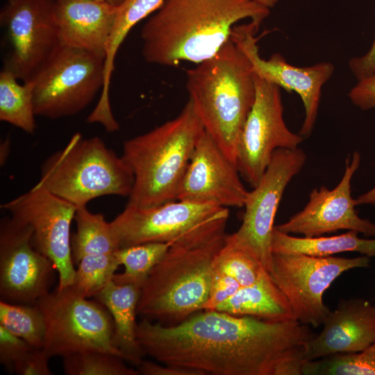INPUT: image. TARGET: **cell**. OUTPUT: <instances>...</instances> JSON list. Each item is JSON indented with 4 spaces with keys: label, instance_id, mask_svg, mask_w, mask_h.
Wrapping results in <instances>:
<instances>
[{
    "label": "cell",
    "instance_id": "cell-1",
    "mask_svg": "<svg viewBox=\"0 0 375 375\" xmlns=\"http://www.w3.org/2000/svg\"><path fill=\"white\" fill-rule=\"evenodd\" d=\"M314 335L296 319L208 310L174 325L143 319L136 328L145 355L202 375H301L303 346Z\"/></svg>",
    "mask_w": 375,
    "mask_h": 375
},
{
    "label": "cell",
    "instance_id": "cell-2",
    "mask_svg": "<svg viewBox=\"0 0 375 375\" xmlns=\"http://www.w3.org/2000/svg\"><path fill=\"white\" fill-rule=\"evenodd\" d=\"M269 13L253 0H165L141 29L142 53L154 65L199 64L218 52L238 22L260 27Z\"/></svg>",
    "mask_w": 375,
    "mask_h": 375
},
{
    "label": "cell",
    "instance_id": "cell-3",
    "mask_svg": "<svg viewBox=\"0 0 375 375\" xmlns=\"http://www.w3.org/2000/svg\"><path fill=\"white\" fill-rule=\"evenodd\" d=\"M228 215L207 221L176 240L140 288L138 314L165 325L202 310L215 260L223 247Z\"/></svg>",
    "mask_w": 375,
    "mask_h": 375
},
{
    "label": "cell",
    "instance_id": "cell-4",
    "mask_svg": "<svg viewBox=\"0 0 375 375\" xmlns=\"http://www.w3.org/2000/svg\"><path fill=\"white\" fill-rule=\"evenodd\" d=\"M186 88L205 131L236 165L240 138L256 98L248 58L230 38L215 55L186 72Z\"/></svg>",
    "mask_w": 375,
    "mask_h": 375
},
{
    "label": "cell",
    "instance_id": "cell-5",
    "mask_svg": "<svg viewBox=\"0 0 375 375\" xmlns=\"http://www.w3.org/2000/svg\"><path fill=\"white\" fill-rule=\"evenodd\" d=\"M204 131L188 100L174 119L126 141L122 156L134 175L127 204L151 207L176 200L196 144Z\"/></svg>",
    "mask_w": 375,
    "mask_h": 375
},
{
    "label": "cell",
    "instance_id": "cell-6",
    "mask_svg": "<svg viewBox=\"0 0 375 375\" xmlns=\"http://www.w3.org/2000/svg\"><path fill=\"white\" fill-rule=\"evenodd\" d=\"M36 184L78 208L105 195L129 197L134 175L100 138L76 133L44 161Z\"/></svg>",
    "mask_w": 375,
    "mask_h": 375
},
{
    "label": "cell",
    "instance_id": "cell-7",
    "mask_svg": "<svg viewBox=\"0 0 375 375\" xmlns=\"http://www.w3.org/2000/svg\"><path fill=\"white\" fill-rule=\"evenodd\" d=\"M35 304L45 322L42 349L49 358L97 351L129 362L128 358L115 344L112 318L99 302L90 301L67 287L49 292Z\"/></svg>",
    "mask_w": 375,
    "mask_h": 375
},
{
    "label": "cell",
    "instance_id": "cell-8",
    "mask_svg": "<svg viewBox=\"0 0 375 375\" xmlns=\"http://www.w3.org/2000/svg\"><path fill=\"white\" fill-rule=\"evenodd\" d=\"M105 57L59 46L31 80L36 116L56 119L75 115L104 84Z\"/></svg>",
    "mask_w": 375,
    "mask_h": 375
},
{
    "label": "cell",
    "instance_id": "cell-9",
    "mask_svg": "<svg viewBox=\"0 0 375 375\" xmlns=\"http://www.w3.org/2000/svg\"><path fill=\"white\" fill-rule=\"evenodd\" d=\"M370 266L366 256L349 258L272 252L269 274L285 296L300 323L318 327L330 312L323 295L343 272Z\"/></svg>",
    "mask_w": 375,
    "mask_h": 375
},
{
    "label": "cell",
    "instance_id": "cell-10",
    "mask_svg": "<svg viewBox=\"0 0 375 375\" xmlns=\"http://www.w3.org/2000/svg\"><path fill=\"white\" fill-rule=\"evenodd\" d=\"M301 149H278L258 185L248 192L242 223L226 240L255 256L269 272L274 222L283 192L305 165Z\"/></svg>",
    "mask_w": 375,
    "mask_h": 375
},
{
    "label": "cell",
    "instance_id": "cell-11",
    "mask_svg": "<svg viewBox=\"0 0 375 375\" xmlns=\"http://www.w3.org/2000/svg\"><path fill=\"white\" fill-rule=\"evenodd\" d=\"M254 77L256 98L240 138L235 162L240 176L252 188L259 183L276 149H296L303 141L285 122L281 88Z\"/></svg>",
    "mask_w": 375,
    "mask_h": 375
},
{
    "label": "cell",
    "instance_id": "cell-12",
    "mask_svg": "<svg viewBox=\"0 0 375 375\" xmlns=\"http://www.w3.org/2000/svg\"><path fill=\"white\" fill-rule=\"evenodd\" d=\"M1 208L32 228L33 246L53 262L58 273L57 289L71 285L76 269L70 228L77 207L35 184Z\"/></svg>",
    "mask_w": 375,
    "mask_h": 375
},
{
    "label": "cell",
    "instance_id": "cell-13",
    "mask_svg": "<svg viewBox=\"0 0 375 375\" xmlns=\"http://www.w3.org/2000/svg\"><path fill=\"white\" fill-rule=\"evenodd\" d=\"M0 23L11 46L3 67L31 81L59 47L55 0H7Z\"/></svg>",
    "mask_w": 375,
    "mask_h": 375
},
{
    "label": "cell",
    "instance_id": "cell-14",
    "mask_svg": "<svg viewBox=\"0 0 375 375\" xmlns=\"http://www.w3.org/2000/svg\"><path fill=\"white\" fill-rule=\"evenodd\" d=\"M33 229L10 217L0 222V297L12 303L35 304L50 291L53 262L37 250Z\"/></svg>",
    "mask_w": 375,
    "mask_h": 375
},
{
    "label": "cell",
    "instance_id": "cell-15",
    "mask_svg": "<svg viewBox=\"0 0 375 375\" xmlns=\"http://www.w3.org/2000/svg\"><path fill=\"white\" fill-rule=\"evenodd\" d=\"M259 26L252 22L236 24L233 28L231 38L248 58L253 74L260 78L296 92L304 108V119L299 134L309 136L317 118L322 90L332 77L335 71L333 63L321 62L308 67H297L288 63L278 53L268 59L259 54L256 34Z\"/></svg>",
    "mask_w": 375,
    "mask_h": 375
},
{
    "label": "cell",
    "instance_id": "cell-16",
    "mask_svg": "<svg viewBox=\"0 0 375 375\" xmlns=\"http://www.w3.org/2000/svg\"><path fill=\"white\" fill-rule=\"evenodd\" d=\"M228 214V208L213 203L174 200L151 207L127 204L110 224L120 249L172 242L207 221Z\"/></svg>",
    "mask_w": 375,
    "mask_h": 375
},
{
    "label": "cell",
    "instance_id": "cell-17",
    "mask_svg": "<svg viewBox=\"0 0 375 375\" xmlns=\"http://www.w3.org/2000/svg\"><path fill=\"white\" fill-rule=\"evenodd\" d=\"M360 163V155L355 151L347 159L342 179L333 190L325 186L313 189L306 206L277 226L287 234H301L306 238L322 236L340 230L354 231L375 237V224L357 214L355 199L351 197V184Z\"/></svg>",
    "mask_w": 375,
    "mask_h": 375
},
{
    "label": "cell",
    "instance_id": "cell-18",
    "mask_svg": "<svg viewBox=\"0 0 375 375\" xmlns=\"http://www.w3.org/2000/svg\"><path fill=\"white\" fill-rule=\"evenodd\" d=\"M231 162L206 131L198 140L176 200L244 207L249 191Z\"/></svg>",
    "mask_w": 375,
    "mask_h": 375
},
{
    "label": "cell",
    "instance_id": "cell-19",
    "mask_svg": "<svg viewBox=\"0 0 375 375\" xmlns=\"http://www.w3.org/2000/svg\"><path fill=\"white\" fill-rule=\"evenodd\" d=\"M323 329L303 346L304 361L358 352L375 340V306L362 298L342 299L329 312Z\"/></svg>",
    "mask_w": 375,
    "mask_h": 375
},
{
    "label": "cell",
    "instance_id": "cell-20",
    "mask_svg": "<svg viewBox=\"0 0 375 375\" xmlns=\"http://www.w3.org/2000/svg\"><path fill=\"white\" fill-rule=\"evenodd\" d=\"M59 46L106 57L117 6L94 0H55Z\"/></svg>",
    "mask_w": 375,
    "mask_h": 375
},
{
    "label": "cell",
    "instance_id": "cell-21",
    "mask_svg": "<svg viewBox=\"0 0 375 375\" xmlns=\"http://www.w3.org/2000/svg\"><path fill=\"white\" fill-rule=\"evenodd\" d=\"M140 288L111 280L95 297L110 312L114 323V342L136 367L145 355L136 338Z\"/></svg>",
    "mask_w": 375,
    "mask_h": 375
},
{
    "label": "cell",
    "instance_id": "cell-22",
    "mask_svg": "<svg viewBox=\"0 0 375 375\" xmlns=\"http://www.w3.org/2000/svg\"><path fill=\"white\" fill-rule=\"evenodd\" d=\"M215 310L271 321L295 319L288 300L268 272L254 283L240 287Z\"/></svg>",
    "mask_w": 375,
    "mask_h": 375
},
{
    "label": "cell",
    "instance_id": "cell-23",
    "mask_svg": "<svg viewBox=\"0 0 375 375\" xmlns=\"http://www.w3.org/2000/svg\"><path fill=\"white\" fill-rule=\"evenodd\" d=\"M165 0H124L117 6L108 43L104 67V84L97 104L91 112L95 121L106 123L114 119L110 102V85L117 51L130 31L141 20L154 13Z\"/></svg>",
    "mask_w": 375,
    "mask_h": 375
},
{
    "label": "cell",
    "instance_id": "cell-24",
    "mask_svg": "<svg viewBox=\"0 0 375 375\" xmlns=\"http://www.w3.org/2000/svg\"><path fill=\"white\" fill-rule=\"evenodd\" d=\"M272 252L301 253L315 256H330L343 252H357L375 257V238L358 237L354 231L333 236L298 238L280 231L274 226Z\"/></svg>",
    "mask_w": 375,
    "mask_h": 375
},
{
    "label": "cell",
    "instance_id": "cell-25",
    "mask_svg": "<svg viewBox=\"0 0 375 375\" xmlns=\"http://www.w3.org/2000/svg\"><path fill=\"white\" fill-rule=\"evenodd\" d=\"M74 220L76 231L71 236L74 262L78 264L88 255L112 253L119 249L110 222H106L103 215L92 213L83 206L77 208Z\"/></svg>",
    "mask_w": 375,
    "mask_h": 375
},
{
    "label": "cell",
    "instance_id": "cell-26",
    "mask_svg": "<svg viewBox=\"0 0 375 375\" xmlns=\"http://www.w3.org/2000/svg\"><path fill=\"white\" fill-rule=\"evenodd\" d=\"M18 78L8 68L0 72V120L25 133L35 131L33 82L18 83Z\"/></svg>",
    "mask_w": 375,
    "mask_h": 375
},
{
    "label": "cell",
    "instance_id": "cell-27",
    "mask_svg": "<svg viewBox=\"0 0 375 375\" xmlns=\"http://www.w3.org/2000/svg\"><path fill=\"white\" fill-rule=\"evenodd\" d=\"M174 241L147 242L119 249L115 255L120 265H124V271L115 274L112 280L119 284H132L141 288L153 267Z\"/></svg>",
    "mask_w": 375,
    "mask_h": 375
},
{
    "label": "cell",
    "instance_id": "cell-28",
    "mask_svg": "<svg viewBox=\"0 0 375 375\" xmlns=\"http://www.w3.org/2000/svg\"><path fill=\"white\" fill-rule=\"evenodd\" d=\"M0 326L31 346L42 349L46 326L43 315L35 304L0 301Z\"/></svg>",
    "mask_w": 375,
    "mask_h": 375
},
{
    "label": "cell",
    "instance_id": "cell-29",
    "mask_svg": "<svg viewBox=\"0 0 375 375\" xmlns=\"http://www.w3.org/2000/svg\"><path fill=\"white\" fill-rule=\"evenodd\" d=\"M303 375H375V340L363 350L306 361Z\"/></svg>",
    "mask_w": 375,
    "mask_h": 375
},
{
    "label": "cell",
    "instance_id": "cell-30",
    "mask_svg": "<svg viewBox=\"0 0 375 375\" xmlns=\"http://www.w3.org/2000/svg\"><path fill=\"white\" fill-rule=\"evenodd\" d=\"M72 284L68 286L77 294L95 297L111 280L120 265L115 253L88 255L78 262Z\"/></svg>",
    "mask_w": 375,
    "mask_h": 375
},
{
    "label": "cell",
    "instance_id": "cell-31",
    "mask_svg": "<svg viewBox=\"0 0 375 375\" xmlns=\"http://www.w3.org/2000/svg\"><path fill=\"white\" fill-rule=\"evenodd\" d=\"M125 360L115 355L97 351L78 352L64 357L63 370L67 375H138Z\"/></svg>",
    "mask_w": 375,
    "mask_h": 375
},
{
    "label": "cell",
    "instance_id": "cell-32",
    "mask_svg": "<svg viewBox=\"0 0 375 375\" xmlns=\"http://www.w3.org/2000/svg\"><path fill=\"white\" fill-rule=\"evenodd\" d=\"M213 269L233 278L241 287L254 283L267 272L255 256L230 243L226 238L215 260Z\"/></svg>",
    "mask_w": 375,
    "mask_h": 375
},
{
    "label": "cell",
    "instance_id": "cell-33",
    "mask_svg": "<svg viewBox=\"0 0 375 375\" xmlns=\"http://www.w3.org/2000/svg\"><path fill=\"white\" fill-rule=\"evenodd\" d=\"M33 347L0 326V362L8 372Z\"/></svg>",
    "mask_w": 375,
    "mask_h": 375
},
{
    "label": "cell",
    "instance_id": "cell-34",
    "mask_svg": "<svg viewBox=\"0 0 375 375\" xmlns=\"http://www.w3.org/2000/svg\"><path fill=\"white\" fill-rule=\"evenodd\" d=\"M233 278L213 269L209 297L203 310H215L240 288Z\"/></svg>",
    "mask_w": 375,
    "mask_h": 375
},
{
    "label": "cell",
    "instance_id": "cell-35",
    "mask_svg": "<svg viewBox=\"0 0 375 375\" xmlns=\"http://www.w3.org/2000/svg\"><path fill=\"white\" fill-rule=\"evenodd\" d=\"M49 358L42 349L33 347L14 366L12 372L19 375H52Z\"/></svg>",
    "mask_w": 375,
    "mask_h": 375
},
{
    "label": "cell",
    "instance_id": "cell-36",
    "mask_svg": "<svg viewBox=\"0 0 375 375\" xmlns=\"http://www.w3.org/2000/svg\"><path fill=\"white\" fill-rule=\"evenodd\" d=\"M348 97L361 110L375 108V73L360 81L350 90Z\"/></svg>",
    "mask_w": 375,
    "mask_h": 375
},
{
    "label": "cell",
    "instance_id": "cell-37",
    "mask_svg": "<svg viewBox=\"0 0 375 375\" xmlns=\"http://www.w3.org/2000/svg\"><path fill=\"white\" fill-rule=\"evenodd\" d=\"M349 68L358 81L375 73V35L370 48L365 54L349 60Z\"/></svg>",
    "mask_w": 375,
    "mask_h": 375
},
{
    "label": "cell",
    "instance_id": "cell-38",
    "mask_svg": "<svg viewBox=\"0 0 375 375\" xmlns=\"http://www.w3.org/2000/svg\"><path fill=\"white\" fill-rule=\"evenodd\" d=\"M161 364L142 360L137 366L138 371L143 375H202L194 369Z\"/></svg>",
    "mask_w": 375,
    "mask_h": 375
},
{
    "label": "cell",
    "instance_id": "cell-39",
    "mask_svg": "<svg viewBox=\"0 0 375 375\" xmlns=\"http://www.w3.org/2000/svg\"><path fill=\"white\" fill-rule=\"evenodd\" d=\"M356 206L375 205V185L367 192L355 199Z\"/></svg>",
    "mask_w": 375,
    "mask_h": 375
},
{
    "label": "cell",
    "instance_id": "cell-40",
    "mask_svg": "<svg viewBox=\"0 0 375 375\" xmlns=\"http://www.w3.org/2000/svg\"><path fill=\"white\" fill-rule=\"evenodd\" d=\"M10 144V142L9 138L5 139L4 141L1 144L0 161H1V165L6 160V158H7L8 155L9 153Z\"/></svg>",
    "mask_w": 375,
    "mask_h": 375
},
{
    "label": "cell",
    "instance_id": "cell-41",
    "mask_svg": "<svg viewBox=\"0 0 375 375\" xmlns=\"http://www.w3.org/2000/svg\"><path fill=\"white\" fill-rule=\"evenodd\" d=\"M253 1L270 10L271 8L275 6V5L277 3L278 0H253Z\"/></svg>",
    "mask_w": 375,
    "mask_h": 375
},
{
    "label": "cell",
    "instance_id": "cell-42",
    "mask_svg": "<svg viewBox=\"0 0 375 375\" xmlns=\"http://www.w3.org/2000/svg\"><path fill=\"white\" fill-rule=\"evenodd\" d=\"M94 1L107 3L115 6H119L124 2V0H94Z\"/></svg>",
    "mask_w": 375,
    "mask_h": 375
}]
</instances>
